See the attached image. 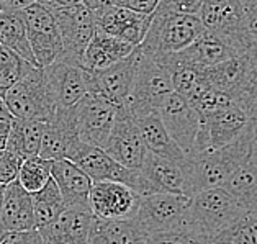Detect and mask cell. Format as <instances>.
I'll use <instances>...</instances> for the list:
<instances>
[{
	"instance_id": "6da1fadb",
	"label": "cell",
	"mask_w": 257,
	"mask_h": 244,
	"mask_svg": "<svg viewBox=\"0 0 257 244\" xmlns=\"http://www.w3.org/2000/svg\"><path fill=\"white\" fill-rule=\"evenodd\" d=\"M254 120H250L244 131L228 145L211 149L193 158H187V172H189L190 195L198 190L221 187L231 174L244 161L250 158L252 145Z\"/></svg>"
},
{
	"instance_id": "7a4b0ae2",
	"label": "cell",
	"mask_w": 257,
	"mask_h": 244,
	"mask_svg": "<svg viewBox=\"0 0 257 244\" xmlns=\"http://www.w3.org/2000/svg\"><path fill=\"white\" fill-rule=\"evenodd\" d=\"M203 30L198 15L177 14L158 7L151 15L146 35L136 48L143 54L154 58L179 53L190 46L203 33Z\"/></svg>"
},
{
	"instance_id": "3957f363",
	"label": "cell",
	"mask_w": 257,
	"mask_h": 244,
	"mask_svg": "<svg viewBox=\"0 0 257 244\" xmlns=\"http://www.w3.org/2000/svg\"><path fill=\"white\" fill-rule=\"evenodd\" d=\"M242 213L246 211L223 187L203 189L190 195L187 229H192L208 244L213 236Z\"/></svg>"
},
{
	"instance_id": "277c9868",
	"label": "cell",
	"mask_w": 257,
	"mask_h": 244,
	"mask_svg": "<svg viewBox=\"0 0 257 244\" xmlns=\"http://www.w3.org/2000/svg\"><path fill=\"white\" fill-rule=\"evenodd\" d=\"M172 90V79L167 66L159 58L140 51L135 82L123 107L133 115V118H140L158 111L161 102Z\"/></svg>"
},
{
	"instance_id": "5b68a950",
	"label": "cell",
	"mask_w": 257,
	"mask_h": 244,
	"mask_svg": "<svg viewBox=\"0 0 257 244\" xmlns=\"http://www.w3.org/2000/svg\"><path fill=\"white\" fill-rule=\"evenodd\" d=\"M4 102L14 118L35 121H49L56 105L46 85L43 67L31 64L25 76L4 92Z\"/></svg>"
},
{
	"instance_id": "8992f818",
	"label": "cell",
	"mask_w": 257,
	"mask_h": 244,
	"mask_svg": "<svg viewBox=\"0 0 257 244\" xmlns=\"http://www.w3.org/2000/svg\"><path fill=\"white\" fill-rule=\"evenodd\" d=\"M198 18L206 31L218 36L237 54H244L254 43L237 0H203Z\"/></svg>"
},
{
	"instance_id": "52a82bcc",
	"label": "cell",
	"mask_w": 257,
	"mask_h": 244,
	"mask_svg": "<svg viewBox=\"0 0 257 244\" xmlns=\"http://www.w3.org/2000/svg\"><path fill=\"white\" fill-rule=\"evenodd\" d=\"M189 200V195L182 193H144L140 197V205L133 220L148 236L162 231L184 229L187 228Z\"/></svg>"
},
{
	"instance_id": "ba28073f",
	"label": "cell",
	"mask_w": 257,
	"mask_h": 244,
	"mask_svg": "<svg viewBox=\"0 0 257 244\" xmlns=\"http://www.w3.org/2000/svg\"><path fill=\"white\" fill-rule=\"evenodd\" d=\"M66 159L72 161L77 167L92 179V182H102V180H113V182H121L131 187L140 195L148 192L146 182L140 171L128 169L116 162L110 154H106L102 148L85 145L77 140L69 149Z\"/></svg>"
},
{
	"instance_id": "9c48e42d",
	"label": "cell",
	"mask_w": 257,
	"mask_h": 244,
	"mask_svg": "<svg viewBox=\"0 0 257 244\" xmlns=\"http://www.w3.org/2000/svg\"><path fill=\"white\" fill-rule=\"evenodd\" d=\"M46 85L56 108H72L89 93V71L69 56L61 54L43 67Z\"/></svg>"
},
{
	"instance_id": "30bf717a",
	"label": "cell",
	"mask_w": 257,
	"mask_h": 244,
	"mask_svg": "<svg viewBox=\"0 0 257 244\" xmlns=\"http://www.w3.org/2000/svg\"><path fill=\"white\" fill-rule=\"evenodd\" d=\"M250 123V118L231 100L216 110L200 116V128L193 146V156L228 145L239 136Z\"/></svg>"
},
{
	"instance_id": "8fae6325",
	"label": "cell",
	"mask_w": 257,
	"mask_h": 244,
	"mask_svg": "<svg viewBox=\"0 0 257 244\" xmlns=\"http://www.w3.org/2000/svg\"><path fill=\"white\" fill-rule=\"evenodd\" d=\"M51 14L59 30L62 54L82 64L85 48L97 31L95 14L87 9L82 2L54 9Z\"/></svg>"
},
{
	"instance_id": "7c38bea8",
	"label": "cell",
	"mask_w": 257,
	"mask_h": 244,
	"mask_svg": "<svg viewBox=\"0 0 257 244\" xmlns=\"http://www.w3.org/2000/svg\"><path fill=\"white\" fill-rule=\"evenodd\" d=\"M22 17L36 64L40 67L51 64L54 59H58L62 54L59 30L51 10L35 2L22 10Z\"/></svg>"
},
{
	"instance_id": "4fadbf2b",
	"label": "cell",
	"mask_w": 257,
	"mask_h": 244,
	"mask_svg": "<svg viewBox=\"0 0 257 244\" xmlns=\"http://www.w3.org/2000/svg\"><path fill=\"white\" fill-rule=\"evenodd\" d=\"M118 107L106 98L89 92L74 107L77 138L85 145L103 148L113 127Z\"/></svg>"
},
{
	"instance_id": "5bb4252c",
	"label": "cell",
	"mask_w": 257,
	"mask_h": 244,
	"mask_svg": "<svg viewBox=\"0 0 257 244\" xmlns=\"http://www.w3.org/2000/svg\"><path fill=\"white\" fill-rule=\"evenodd\" d=\"M102 149L121 166L135 171L141 169L148 149L144 146L136 120L124 107H118L113 127Z\"/></svg>"
},
{
	"instance_id": "9a60e30c",
	"label": "cell",
	"mask_w": 257,
	"mask_h": 244,
	"mask_svg": "<svg viewBox=\"0 0 257 244\" xmlns=\"http://www.w3.org/2000/svg\"><path fill=\"white\" fill-rule=\"evenodd\" d=\"M140 193L113 180L93 182L89 193L90 213L100 220H131L140 205Z\"/></svg>"
},
{
	"instance_id": "2e32d148",
	"label": "cell",
	"mask_w": 257,
	"mask_h": 244,
	"mask_svg": "<svg viewBox=\"0 0 257 244\" xmlns=\"http://www.w3.org/2000/svg\"><path fill=\"white\" fill-rule=\"evenodd\" d=\"M158 113L167 133L177 143L187 158H192L200 128V116L187 100L177 92H171L162 100Z\"/></svg>"
},
{
	"instance_id": "e0dca14e",
	"label": "cell",
	"mask_w": 257,
	"mask_h": 244,
	"mask_svg": "<svg viewBox=\"0 0 257 244\" xmlns=\"http://www.w3.org/2000/svg\"><path fill=\"white\" fill-rule=\"evenodd\" d=\"M140 51L135 49L126 58L115 62L113 66L97 72H89V92L106 98L116 107H123L135 82V74Z\"/></svg>"
},
{
	"instance_id": "ac0fdd59",
	"label": "cell",
	"mask_w": 257,
	"mask_h": 244,
	"mask_svg": "<svg viewBox=\"0 0 257 244\" xmlns=\"http://www.w3.org/2000/svg\"><path fill=\"white\" fill-rule=\"evenodd\" d=\"M140 172L146 182V193L167 192L190 197L187 159L184 162H177L148 153Z\"/></svg>"
},
{
	"instance_id": "d6986e66",
	"label": "cell",
	"mask_w": 257,
	"mask_h": 244,
	"mask_svg": "<svg viewBox=\"0 0 257 244\" xmlns=\"http://www.w3.org/2000/svg\"><path fill=\"white\" fill-rule=\"evenodd\" d=\"M151 15L138 14L135 10L113 4L110 7L97 12L95 23L98 31H103L106 35L126 41L131 46H138L149 28Z\"/></svg>"
},
{
	"instance_id": "ffe728a7",
	"label": "cell",
	"mask_w": 257,
	"mask_h": 244,
	"mask_svg": "<svg viewBox=\"0 0 257 244\" xmlns=\"http://www.w3.org/2000/svg\"><path fill=\"white\" fill-rule=\"evenodd\" d=\"M51 179L58 185L66 208L90 211L89 193L93 182L82 169L77 167L72 161H69L66 158L53 161Z\"/></svg>"
},
{
	"instance_id": "44dd1931",
	"label": "cell",
	"mask_w": 257,
	"mask_h": 244,
	"mask_svg": "<svg viewBox=\"0 0 257 244\" xmlns=\"http://www.w3.org/2000/svg\"><path fill=\"white\" fill-rule=\"evenodd\" d=\"M79 140L72 108H56L53 118L45 123L38 156L48 161L64 159L69 149Z\"/></svg>"
},
{
	"instance_id": "7402d4cb",
	"label": "cell",
	"mask_w": 257,
	"mask_h": 244,
	"mask_svg": "<svg viewBox=\"0 0 257 244\" xmlns=\"http://www.w3.org/2000/svg\"><path fill=\"white\" fill-rule=\"evenodd\" d=\"M93 218L90 211L66 208L56 221L38 228L43 244H89Z\"/></svg>"
},
{
	"instance_id": "603a6c76",
	"label": "cell",
	"mask_w": 257,
	"mask_h": 244,
	"mask_svg": "<svg viewBox=\"0 0 257 244\" xmlns=\"http://www.w3.org/2000/svg\"><path fill=\"white\" fill-rule=\"evenodd\" d=\"M36 228L31 193L14 180L5 185L0 205V231H22Z\"/></svg>"
},
{
	"instance_id": "cb8c5ba5",
	"label": "cell",
	"mask_w": 257,
	"mask_h": 244,
	"mask_svg": "<svg viewBox=\"0 0 257 244\" xmlns=\"http://www.w3.org/2000/svg\"><path fill=\"white\" fill-rule=\"evenodd\" d=\"M172 56L184 64L193 66L197 69H206L233 58V56H237V53L224 41L219 40L218 36L203 30V33L190 46H187L179 53H172Z\"/></svg>"
},
{
	"instance_id": "d4e9b609",
	"label": "cell",
	"mask_w": 257,
	"mask_h": 244,
	"mask_svg": "<svg viewBox=\"0 0 257 244\" xmlns=\"http://www.w3.org/2000/svg\"><path fill=\"white\" fill-rule=\"evenodd\" d=\"M133 49L135 46H131L130 43L97 30L84 51L82 66L89 72L102 71V69L113 66L115 62L126 58Z\"/></svg>"
},
{
	"instance_id": "484cf974",
	"label": "cell",
	"mask_w": 257,
	"mask_h": 244,
	"mask_svg": "<svg viewBox=\"0 0 257 244\" xmlns=\"http://www.w3.org/2000/svg\"><path fill=\"white\" fill-rule=\"evenodd\" d=\"M135 120L138 123V128H140V133L143 136L148 153H153L156 156H161V158L177 162H184L187 159V156L182 153L177 143L167 133L158 111L143 115L140 118H135Z\"/></svg>"
},
{
	"instance_id": "4316f807",
	"label": "cell",
	"mask_w": 257,
	"mask_h": 244,
	"mask_svg": "<svg viewBox=\"0 0 257 244\" xmlns=\"http://www.w3.org/2000/svg\"><path fill=\"white\" fill-rule=\"evenodd\" d=\"M89 244H148V234L133 218L131 220L93 218Z\"/></svg>"
},
{
	"instance_id": "83f0119b",
	"label": "cell",
	"mask_w": 257,
	"mask_h": 244,
	"mask_svg": "<svg viewBox=\"0 0 257 244\" xmlns=\"http://www.w3.org/2000/svg\"><path fill=\"white\" fill-rule=\"evenodd\" d=\"M247 59L246 53L237 54L226 61L219 62L216 66L203 69V77L213 89L224 93L226 97L233 100L237 92L241 90L244 77H246Z\"/></svg>"
},
{
	"instance_id": "f1b7e54d",
	"label": "cell",
	"mask_w": 257,
	"mask_h": 244,
	"mask_svg": "<svg viewBox=\"0 0 257 244\" xmlns=\"http://www.w3.org/2000/svg\"><path fill=\"white\" fill-rule=\"evenodd\" d=\"M246 213L257 215V166L247 158L221 185Z\"/></svg>"
},
{
	"instance_id": "f546056e",
	"label": "cell",
	"mask_w": 257,
	"mask_h": 244,
	"mask_svg": "<svg viewBox=\"0 0 257 244\" xmlns=\"http://www.w3.org/2000/svg\"><path fill=\"white\" fill-rule=\"evenodd\" d=\"M43 130H45V121L14 118L4 149L20 156L22 159L36 156L40 151Z\"/></svg>"
},
{
	"instance_id": "4dcf8cb0",
	"label": "cell",
	"mask_w": 257,
	"mask_h": 244,
	"mask_svg": "<svg viewBox=\"0 0 257 244\" xmlns=\"http://www.w3.org/2000/svg\"><path fill=\"white\" fill-rule=\"evenodd\" d=\"M0 45L10 48L12 51L22 56L25 61L36 64V59L33 53H31L28 43L27 28H25L22 12H12V14L0 12Z\"/></svg>"
},
{
	"instance_id": "1f68e13d",
	"label": "cell",
	"mask_w": 257,
	"mask_h": 244,
	"mask_svg": "<svg viewBox=\"0 0 257 244\" xmlns=\"http://www.w3.org/2000/svg\"><path fill=\"white\" fill-rule=\"evenodd\" d=\"M31 202H33V215H35L36 228H43L51 224L66 210L64 200H62L61 192L53 179H49L48 184L41 190L31 193Z\"/></svg>"
},
{
	"instance_id": "d6a6232c",
	"label": "cell",
	"mask_w": 257,
	"mask_h": 244,
	"mask_svg": "<svg viewBox=\"0 0 257 244\" xmlns=\"http://www.w3.org/2000/svg\"><path fill=\"white\" fill-rule=\"evenodd\" d=\"M247 69L241 90L233 102L246 113L250 120L257 118V43L254 41L246 51Z\"/></svg>"
},
{
	"instance_id": "836d02e7",
	"label": "cell",
	"mask_w": 257,
	"mask_h": 244,
	"mask_svg": "<svg viewBox=\"0 0 257 244\" xmlns=\"http://www.w3.org/2000/svg\"><path fill=\"white\" fill-rule=\"evenodd\" d=\"M208 244H257V215L242 213L213 236Z\"/></svg>"
},
{
	"instance_id": "e575fe53",
	"label": "cell",
	"mask_w": 257,
	"mask_h": 244,
	"mask_svg": "<svg viewBox=\"0 0 257 244\" xmlns=\"http://www.w3.org/2000/svg\"><path fill=\"white\" fill-rule=\"evenodd\" d=\"M51 166L53 161H48L41 156H30L23 159L20 171H18V184L28 193H35L41 190L51 179Z\"/></svg>"
},
{
	"instance_id": "d590c367",
	"label": "cell",
	"mask_w": 257,
	"mask_h": 244,
	"mask_svg": "<svg viewBox=\"0 0 257 244\" xmlns=\"http://www.w3.org/2000/svg\"><path fill=\"white\" fill-rule=\"evenodd\" d=\"M31 62L25 61L22 56H18L10 48L0 45V92L10 89L15 82H18L25 72L28 71Z\"/></svg>"
},
{
	"instance_id": "8d00e7d4",
	"label": "cell",
	"mask_w": 257,
	"mask_h": 244,
	"mask_svg": "<svg viewBox=\"0 0 257 244\" xmlns=\"http://www.w3.org/2000/svg\"><path fill=\"white\" fill-rule=\"evenodd\" d=\"M148 244H206L192 229H172L148 236Z\"/></svg>"
},
{
	"instance_id": "74e56055",
	"label": "cell",
	"mask_w": 257,
	"mask_h": 244,
	"mask_svg": "<svg viewBox=\"0 0 257 244\" xmlns=\"http://www.w3.org/2000/svg\"><path fill=\"white\" fill-rule=\"evenodd\" d=\"M22 162L23 159L20 156L7 151V149H0V184L7 185L17 180Z\"/></svg>"
},
{
	"instance_id": "f35d334b",
	"label": "cell",
	"mask_w": 257,
	"mask_h": 244,
	"mask_svg": "<svg viewBox=\"0 0 257 244\" xmlns=\"http://www.w3.org/2000/svg\"><path fill=\"white\" fill-rule=\"evenodd\" d=\"M0 244H43L38 228L22 231H0Z\"/></svg>"
},
{
	"instance_id": "ab89813d",
	"label": "cell",
	"mask_w": 257,
	"mask_h": 244,
	"mask_svg": "<svg viewBox=\"0 0 257 244\" xmlns=\"http://www.w3.org/2000/svg\"><path fill=\"white\" fill-rule=\"evenodd\" d=\"M203 0H159V9L177 12V14L198 15Z\"/></svg>"
},
{
	"instance_id": "60d3db41",
	"label": "cell",
	"mask_w": 257,
	"mask_h": 244,
	"mask_svg": "<svg viewBox=\"0 0 257 244\" xmlns=\"http://www.w3.org/2000/svg\"><path fill=\"white\" fill-rule=\"evenodd\" d=\"M241 5L244 20L252 35L254 41L257 43V0H237Z\"/></svg>"
},
{
	"instance_id": "b9f144b4",
	"label": "cell",
	"mask_w": 257,
	"mask_h": 244,
	"mask_svg": "<svg viewBox=\"0 0 257 244\" xmlns=\"http://www.w3.org/2000/svg\"><path fill=\"white\" fill-rule=\"evenodd\" d=\"M115 5L135 10L138 14L151 15L153 12L158 9L159 0H115Z\"/></svg>"
},
{
	"instance_id": "7bdbcfd3",
	"label": "cell",
	"mask_w": 257,
	"mask_h": 244,
	"mask_svg": "<svg viewBox=\"0 0 257 244\" xmlns=\"http://www.w3.org/2000/svg\"><path fill=\"white\" fill-rule=\"evenodd\" d=\"M12 121H14V115L10 113V110L7 108V105H5L4 98L0 97V149L5 148Z\"/></svg>"
},
{
	"instance_id": "ee69618b",
	"label": "cell",
	"mask_w": 257,
	"mask_h": 244,
	"mask_svg": "<svg viewBox=\"0 0 257 244\" xmlns=\"http://www.w3.org/2000/svg\"><path fill=\"white\" fill-rule=\"evenodd\" d=\"M36 0H0V12L12 14V12H22L28 5L35 4Z\"/></svg>"
},
{
	"instance_id": "f6af8a7d",
	"label": "cell",
	"mask_w": 257,
	"mask_h": 244,
	"mask_svg": "<svg viewBox=\"0 0 257 244\" xmlns=\"http://www.w3.org/2000/svg\"><path fill=\"white\" fill-rule=\"evenodd\" d=\"M80 2H82L89 10H92L93 14H97V12L110 7V5H113L115 0H80Z\"/></svg>"
},
{
	"instance_id": "bcb514c9",
	"label": "cell",
	"mask_w": 257,
	"mask_h": 244,
	"mask_svg": "<svg viewBox=\"0 0 257 244\" xmlns=\"http://www.w3.org/2000/svg\"><path fill=\"white\" fill-rule=\"evenodd\" d=\"M40 5L46 7L48 10H54V9H61V7H67V5H74L79 4L80 0H36Z\"/></svg>"
},
{
	"instance_id": "7dc6e473",
	"label": "cell",
	"mask_w": 257,
	"mask_h": 244,
	"mask_svg": "<svg viewBox=\"0 0 257 244\" xmlns=\"http://www.w3.org/2000/svg\"><path fill=\"white\" fill-rule=\"evenodd\" d=\"M250 159L257 166V118L254 120V128H252V145H250Z\"/></svg>"
},
{
	"instance_id": "c3c4849f",
	"label": "cell",
	"mask_w": 257,
	"mask_h": 244,
	"mask_svg": "<svg viewBox=\"0 0 257 244\" xmlns=\"http://www.w3.org/2000/svg\"><path fill=\"white\" fill-rule=\"evenodd\" d=\"M4 189H5V185L0 184V205H2V197H4Z\"/></svg>"
}]
</instances>
